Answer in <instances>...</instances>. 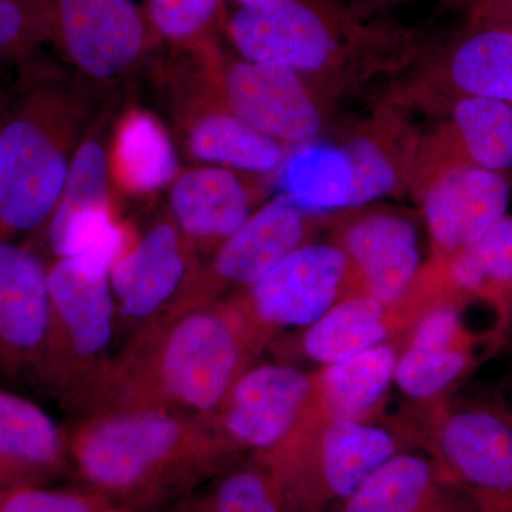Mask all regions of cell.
Here are the masks:
<instances>
[{
  "instance_id": "6da1fadb",
  "label": "cell",
  "mask_w": 512,
  "mask_h": 512,
  "mask_svg": "<svg viewBox=\"0 0 512 512\" xmlns=\"http://www.w3.org/2000/svg\"><path fill=\"white\" fill-rule=\"evenodd\" d=\"M259 349L234 306H180L134 335L84 392V410L156 406L210 421Z\"/></svg>"
},
{
  "instance_id": "7a4b0ae2",
  "label": "cell",
  "mask_w": 512,
  "mask_h": 512,
  "mask_svg": "<svg viewBox=\"0 0 512 512\" xmlns=\"http://www.w3.org/2000/svg\"><path fill=\"white\" fill-rule=\"evenodd\" d=\"M64 434L80 473L110 491L133 490L175 464L224 454L207 421L165 407L93 410Z\"/></svg>"
},
{
  "instance_id": "3957f363",
  "label": "cell",
  "mask_w": 512,
  "mask_h": 512,
  "mask_svg": "<svg viewBox=\"0 0 512 512\" xmlns=\"http://www.w3.org/2000/svg\"><path fill=\"white\" fill-rule=\"evenodd\" d=\"M227 35L241 59L316 73L340 59L399 45L402 32L370 23L338 0H266L238 5Z\"/></svg>"
},
{
  "instance_id": "277c9868",
  "label": "cell",
  "mask_w": 512,
  "mask_h": 512,
  "mask_svg": "<svg viewBox=\"0 0 512 512\" xmlns=\"http://www.w3.org/2000/svg\"><path fill=\"white\" fill-rule=\"evenodd\" d=\"M392 430L312 412L278 448L261 456L298 512H332L375 468L403 451Z\"/></svg>"
},
{
  "instance_id": "5b68a950",
  "label": "cell",
  "mask_w": 512,
  "mask_h": 512,
  "mask_svg": "<svg viewBox=\"0 0 512 512\" xmlns=\"http://www.w3.org/2000/svg\"><path fill=\"white\" fill-rule=\"evenodd\" d=\"M50 325L42 392L64 404L109 366L116 330L110 269L74 258L47 266Z\"/></svg>"
},
{
  "instance_id": "8992f818",
  "label": "cell",
  "mask_w": 512,
  "mask_h": 512,
  "mask_svg": "<svg viewBox=\"0 0 512 512\" xmlns=\"http://www.w3.org/2000/svg\"><path fill=\"white\" fill-rule=\"evenodd\" d=\"M55 100L35 92L0 124V241L46 227L66 183L69 161Z\"/></svg>"
},
{
  "instance_id": "52a82bcc",
  "label": "cell",
  "mask_w": 512,
  "mask_h": 512,
  "mask_svg": "<svg viewBox=\"0 0 512 512\" xmlns=\"http://www.w3.org/2000/svg\"><path fill=\"white\" fill-rule=\"evenodd\" d=\"M431 457L477 512H512V413L483 403L441 413Z\"/></svg>"
},
{
  "instance_id": "ba28073f",
  "label": "cell",
  "mask_w": 512,
  "mask_h": 512,
  "mask_svg": "<svg viewBox=\"0 0 512 512\" xmlns=\"http://www.w3.org/2000/svg\"><path fill=\"white\" fill-rule=\"evenodd\" d=\"M353 271L338 244H302L248 288L235 305L256 343L272 333L306 329L353 293Z\"/></svg>"
},
{
  "instance_id": "9c48e42d",
  "label": "cell",
  "mask_w": 512,
  "mask_h": 512,
  "mask_svg": "<svg viewBox=\"0 0 512 512\" xmlns=\"http://www.w3.org/2000/svg\"><path fill=\"white\" fill-rule=\"evenodd\" d=\"M312 373L285 363L249 365L210 421L222 451L264 456L281 446L313 409Z\"/></svg>"
},
{
  "instance_id": "30bf717a",
  "label": "cell",
  "mask_w": 512,
  "mask_h": 512,
  "mask_svg": "<svg viewBox=\"0 0 512 512\" xmlns=\"http://www.w3.org/2000/svg\"><path fill=\"white\" fill-rule=\"evenodd\" d=\"M74 64L96 77L123 73L146 52L151 32L134 0H26Z\"/></svg>"
},
{
  "instance_id": "8fae6325",
  "label": "cell",
  "mask_w": 512,
  "mask_h": 512,
  "mask_svg": "<svg viewBox=\"0 0 512 512\" xmlns=\"http://www.w3.org/2000/svg\"><path fill=\"white\" fill-rule=\"evenodd\" d=\"M49 325L47 265L32 249L0 241V387L42 392Z\"/></svg>"
},
{
  "instance_id": "7c38bea8",
  "label": "cell",
  "mask_w": 512,
  "mask_h": 512,
  "mask_svg": "<svg viewBox=\"0 0 512 512\" xmlns=\"http://www.w3.org/2000/svg\"><path fill=\"white\" fill-rule=\"evenodd\" d=\"M301 76L288 67L241 59L229 67L225 79L229 109L278 143H313L323 121Z\"/></svg>"
},
{
  "instance_id": "4fadbf2b",
  "label": "cell",
  "mask_w": 512,
  "mask_h": 512,
  "mask_svg": "<svg viewBox=\"0 0 512 512\" xmlns=\"http://www.w3.org/2000/svg\"><path fill=\"white\" fill-rule=\"evenodd\" d=\"M511 187L504 173L454 163L433 181L423 198L430 237L447 261L508 214Z\"/></svg>"
},
{
  "instance_id": "5bb4252c",
  "label": "cell",
  "mask_w": 512,
  "mask_h": 512,
  "mask_svg": "<svg viewBox=\"0 0 512 512\" xmlns=\"http://www.w3.org/2000/svg\"><path fill=\"white\" fill-rule=\"evenodd\" d=\"M338 245L348 256L355 292L400 306L421 268L419 235L402 215L375 212L343 229Z\"/></svg>"
},
{
  "instance_id": "9a60e30c",
  "label": "cell",
  "mask_w": 512,
  "mask_h": 512,
  "mask_svg": "<svg viewBox=\"0 0 512 512\" xmlns=\"http://www.w3.org/2000/svg\"><path fill=\"white\" fill-rule=\"evenodd\" d=\"M187 276V258L177 229L157 224L110 271L119 320L146 329L177 308ZM138 333V332H137Z\"/></svg>"
},
{
  "instance_id": "2e32d148",
  "label": "cell",
  "mask_w": 512,
  "mask_h": 512,
  "mask_svg": "<svg viewBox=\"0 0 512 512\" xmlns=\"http://www.w3.org/2000/svg\"><path fill=\"white\" fill-rule=\"evenodd\" d=\"M306 215L285 195L249 215L225 239L214 259V274L224 284L251 288L282 259L301 247Z\"/></svg>"
},
{
  "instance_id": "e0dca14e",
  "label": "cell",
  "mask_w": 512,
  "mask_h": 512,
  "mask_svg": "<svg viewBox=\"0 0 512 512\" xmlns=\"http://www.w3.org/2000/svg\"><path fill=\"white\" fill-rule=\"evenodd\" d=\"M433 457L403 450L375 468L332 512H456Z\"/></svg>"
},
{
  "instance_id": "ac0fdd59",
  "label": "cell",
  "mask_w": 512,
  "mask_h": 512,
  "mask_svg": "<svg viewBox=\"0 0 512 512\" xmlns=\"http://www.w3.org/2000/svg\"><path fill=\"white\" fill-rule=\"evenodd\" d=\"M399 350L383 343L313 373V412L330 420L370 421L394 383Z\"/></svg>"
},
{
  "instance_id": "d6986e66",
  "label": "cell",
  "mask_w": 512,
  "mask_h": 512,
  "mask_svg": "<svg viewBox=\"0 0 512 512\" xmlns=\"http://www.w3.org/2000/svg\"><path fill=\"white\" fill-rule=\"evenodd\" d=\"M396 311L399 306H386L366 293H349L303 329V356L323 367L383 345L399 329V320L406 319Z\"/></svg>"
},
{
  "instance_id": "ffe728a7",
  "label": "cell",
  "mask_w": 512,
  "mask_h": 512,
  "mask_svg": "<svg viewBox=\"0 0 512 512\" xmlns=\"http://www.w3.org/2000/svg\"><path fill=\"white\" fill-rule=\"evenodd\" d=\"M171 208L181 231L202 241L224 242L251 215L244 185L232 171L221 167L181 175L171 191Z\"/></svg>"
},
{
  "instance_id": "44dd1931",
  "label": "cell",
  "mask_w": 512,
  "mask_h": 512,
  "mask_svg": "<svg viewBox=\"0 0 512 512\" xmlns=\"http://www.w3.org/2000/svg\"><path fill=\"white\" fill-rule=\"evenodd\" d=\"M447 284L460 298L490 303L498 313V335L512 319V215L444 261Z\"/></svg>"
},
{
  "instance_id": "7402d4cb",
  "label": "cell",
  "mask_w": 512,
  "mask_h": 512,
  "mask_svg": "<svg viewBox=\"0 0 512 512\" xmlns=\"http://www.w3.org/2000/svg\"><path fill=\"white\" fill-rule=\"evenodd\" d=\"M285 197L305 215L352 208L353 171L345 147L313 143L296 146L281 165Z\"/></svg>"
},
{
  "instance_id": "603a6c76",
  "label": "cell",
  "mask_w": 512,
  "mask_h": 512,
  "mask_svg": "<svg viewBox=\"0 0 512 512\" xmlns=\"http://www.w3.org/2000/svg\"><path fill=\"white\" fill-rule=\"evenodd\" d=\"M444 63L458 97L512 104V30L470 25L448 47Z\"/></svg>"
},
{
  "instance_id": "cb8c5ba5",
  "label": "cell",
  "mask_w": 512,
  "mask_h": 512,
  "mask_svg": "<svg viewBox=\"0 0 512 512\" xmlns=\"http://www.w3.org/2000/svg\"><path fill=\"white\" fill-rule=\"evenodd\" d=\"M66 453L64 429L30 397L0 387V461L26 473L56 467Z\"/></svg>"
},
{
  "instance_id": "d4e9b609",
  "label": "cell",
  "mask_w": 512,
  "mask_h": 512,
  "mask_svg": "<svg viewBox=\"0 0 512 512\" xmlns=\"http://www.w3.org/2000/svg\"><path fill=\"white\" fill-rule=\"evenodd\" d=\"M477 343L410 332L406 349L397 359L394 384L417 402L437 399L477 365Z\"/></svg>"
},
{
  "instance_id": "484cf974",
  "label": "cell",
  "mask_w": 512,
  "mask_h": 512,
  "mask_svg": "<svg viewBox=\"0 0 512 512\" xmlns=\"http://www.w3.org/2000/svg\"><path fill=\"white\" fill-rule=\"evenodd\" d=\"M188 147L198 160L252 173L278 170L286 158L281 143L232 113L211 114L198 121Z\"/></svg>"
},
{
  "instance_id": "4316f807",
  "label": "cell",
  "mask_w": 512,
  "mask_h": 512,
  "mask_svg": "<svg viewBox=\"0 0 512 512\" xmlns=\"http://www.w3.org/2000/svg\"><path fill=\"white\" fill-rule=\"evenodd\" d=\"M453 124L460 163L505 173L512 168V104L484 97H458Z\"/></svg>"
},
{
  "instance_id": "83f0119b",
  "label": "cell",
  "mask_w": 512,
  "mask_h": 512,
  "mask_svg": "<svg viewBox=\"0 0 512 512\" xmlns=\"http://www.w3.org/2000/svg\"><path fill=\"white\" fill-rule=\"evenodd\" d=\"M116 164L128 190L153 192L174 180L178 171L173 141L156 117L134 113L117 138Z\"/></svg>"
},
{
  "instance_id": "f1b7e54d",
  "label": "cell",
  "mask_w": 512,
  "mask_h": 512,
  "mask_svg": "<svg viewBox=\"0 0 512 512\" xmlns=\"http://www.w3.org/2000/svg\"><path fill=\"white\" fill-rule=\"evenodd\" d=\"M47 241L56 258H74L113 268L126 249V232L110 207L52 217L46 225Z\"/></svg>"
},
{
  "instance_id": "f546056e",
  "label": "cell",
  "mask_w": 512,
  "mask_h": 512,
  "mask_svg": "<svg viewBox=\"0 0 512 512\" xmlns=\"http://www.w3.org/2000/svg\"><path fill=\"white\" fill-rule=\"evenodd\" d=\"M208 512H298L271 468L259 458L229 470L208 501Z\"/></svg>"
},
{
  "instance_id": "4dcf8cb0",
  "label": "cell",
  "mask_w": 512,
  "mask_h": 512,
  "mask_svg": "<svg viewBox=\"0 0 512 512\" xmlns=\"http://www.w3.org/2000/svg\"><path fill=\"white\" fill-rule=\"evenodd\" d=\"M104 207H110L109 160L103 146L87 141L69 163L62 197L52 217Z\"/></svg>"
},
{
  "instance_id": "1f68e13d",
  "label": "cell",
  "mask_w": 512,
  "mask_h": 512,
  "mask_svg": "<svg viewBox=\"0 0 512 512\" xmlns=\"http://www.w3.org/2000/svg\"><path fill=\"white\" fill-rule=\"evenodd\" d=\"M224 0H147L144 10L154 35L173 43H197L220 20Z\"/></svg>"
},
{
  "instance_id": "d6a6232c",
  "label": "cell",
  "mask_w": 512,
  "mask_h": 512,
  "mask_svg": "<svg viewBox=\"0 0 512 512\" xmlns=\"http://www.w3.org/2000/svg\"><path fill=\"white\" fill-rule=\"evenodd\" d=\"M343 147L352 164V208L363 207L394 191L399 175L393 161L376 141L356 137Z\"/></svg>"
},
{
  "instance_id": "836d02e7",
  "label": "cell",
  "mask_w": 512,
  "mask_h": 512,
  "mask_svg": "<svg viewBox=\"0 0 512 512\" xmlns=\"http://www.w3.org/2000/svg\"><path fill=\"white\" fill-rule=\"evenodd\" d=\"M47 40L26 0H0V59L29 55Z\"/></svg>"
},
{
  "instance_id": "e575fe53",
  "label": "cell",
  "mask_w": 512,
  "mask_h": 512,
  "mask_svg": "<svg viewBox=\"0 0 512 512\" xmlns=\"http://www.w3.org/2000/svg\"><path fill=\"white\" fill-rule=\"evenodd\" d=\"M0 512H97V508L82 495L20 488L0 500Z\"/></svg>"
},
{
  "instance_id": "d590c367",
  "label": "cell",
  "mask_w": 512,
  "mask_h": 512,
  "mask_svg": "<svg viewBox=\"0 0 512 512\" xmlns=\"http://www.w3.org/2000/svg\"><path fill=\"white\" fill-rule=\"evenodd\" d=\"M470 25L512 30V0H473Z\"/></svg>"
},
{
  "instance_id": "8d00e7d4",
  "label": "cell",
  "mask_w": 512,
  "mask_h": 512,
  "mask_svg": "<svg viewBox=\"0 0 512 512\" xmlns=\"http://www.w3.org/2000/svg\"><path fill=\"white\" fill-rule=\"evenodd\" d=\"M18 473V470H15V468L8 466V464L3 463V461H0V477L10 476V474Z\"/></svg>"
},
{
  "instance_id": "74e56055",
  "label": "cell",
  "mask_w": 512,
  "mask_h": 512,
  "mask_svg": "<svg viewBox=\"0 0 512 512\" xmlns=\"http://www.w3.org/2000/svg\"><path fill=\"white\" fill-rule=\"evenodd\" d=\"M6 104L5 97H3L2 90H0V124H2L3 116H5Z\"/></svg>"
},
{
  "instance_id": "f35d334b",
  "label": "cell",
  "mask_w": 512,
  "mask_h": 512,
  "mask_svg": "<svg viewBox=\"0 0 512 512\" xmlns=\"http://www.w3.org/2000/svg\"><path fill=\"white\" fill-rule=\"evenodd\" d=\"M235 5H247V3L266 2V0H231Z\"/></svg>"
},
{
  "instance_id": "ab89813d",
  "label": "cell",
  "mask_w": 512,
  "mask_h": 512,
  "mask_svg": "<svg viewBox=\"0 0 512 512\" xmlns=\"http://www.w3.org/2000/svg\"><path fill=\"white\" fill-rule=\"evenodd\" d=\"M373 2H396V0H373Z\"/></svg>"
}]
</instances>
